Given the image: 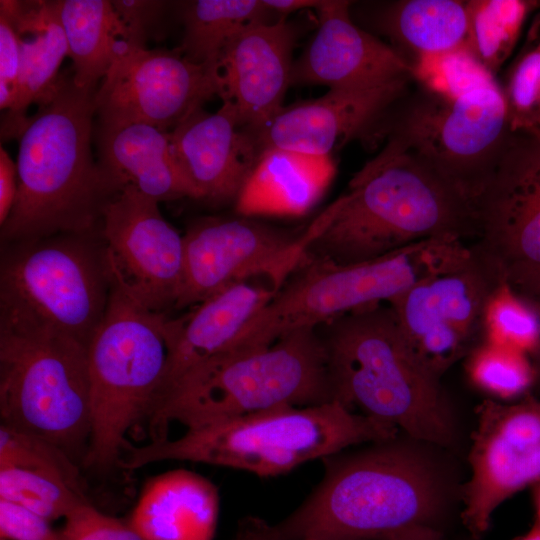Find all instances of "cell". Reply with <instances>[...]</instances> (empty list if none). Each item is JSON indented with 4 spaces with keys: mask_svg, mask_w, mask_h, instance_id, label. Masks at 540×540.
I'll return each mask as SVG.
<instances>
[{
    "mask_svg": "<svg viewBox=\"0 0 540 540\" xmlns=\"http://www.w3.org/2000/svg\"><path fill=\"white\" fill-rule=\"evenodd\" d=\"M113 282L101 230L1 245L0 321L49 329L88 346Z\"/></svg>",
    "mask_w": 540,
    "mask_h": 540,
    "instance_id": "9c48e42d",
    "label": "cell"
},
{
    "mask_svg": "<svg viewBox=\"0 0 540 540\" xmlns=\"http://www.w3.org/2000/svg\"><path fill=\"white\" fill-rule=\"evenodd\" d=\"M222 94L220 72L188 60L178 47L131 46L115 59L95 92L96 122H141L170 132Z\"/></svg>",
    "mask_w": 540,
    "mask_h": 540,
    "instance_id": "9a60e30c",
    "label": "cell"
},
{
    "mask_svg": "<svg viewBox=\"0 0 540 540\" xmlns=\"http://www.w3.org/2000/svg\"><path fill=\"white\" fill-rule=\"evenodd\" d=\"M41 515L16 503L0 499V538L5 540H63Z\"/></svg>",
    "mask_w": 540,
    "mask_h": 540,
    "instance_id": "f35d334b",
    "label": "cell"
},
{
    "mask_svg": "<svg viewBox=\"0 0 540 540\" xmlns=\"http://www.w3.org/2000/svg\"><path fill=\"white\" fill-rule=\"evenodd\" d=\"M20 66V39L12 22L0 14V108L11 110Z\"/></svg>",
    "mask_w": 540,
    "mask_h": 540,
    "instance_id": "ab89813d",
    "label": "cell"
},
{
    "mask_svg": "<svg viewBox=\"0 0 540 540\" xmlns=\"http://www.w3.org/2000/svg\"><path fill=\"white\" fill-rule=\"evenodd\" d=\"M499 85L511 131L540 128V12Z\"/></svg>",
    "mask_w": 540,
    "mask_h": 540,
    "instance_id": "d6a6232c",
    "label": "cell"
},
{
    "mask_svg": "<svg viewBox=\"0 0 540 540\" xmlns=\"http://www.w3.org/2000/svg\"><path fill=\"white\" fill-rule=\"evenodd\" d=\"M0 417L82 463L90 436L88 346L0 321Z\"/></svg>",
    "mask_w": 540,
    "mask_h": 540,
    "instance_id": "30bf717a",
    "label": "cell"
},
{
    "mask_svg": "<svg viewBox=\"0 0 540 540\" xmlns=\"http://www.w3.org/2000/svg\"><path fill=\"white\" fill-rule=\"evenodd\" d=\"M540 7L534 0H469L468 48L493 75L514 50L527 18Z\"/></svg>",
    "mask_w": 540,
    "mask_h": 540,
    "instance_id": "f546056e",
    "label": "cell"
},
{
    "mask_svg": "<svg viewBox=\"0 0 540 540\" xmlns=\"http://www.w3.org/2000/svg\"><path fill=\"white\" fill-rule=\"evenodd\" d=\"M307 259L374 260L434 238L476 235L474 204L410 150L387 140L331 205Z\"/></svg>",
    "mask_w": 540,
    "mask_h": 540,
    "instance_id": "3957f363",
    "label": "cell"
},
{
    "mask_svg": "<svg viewBox=\"0 0 540 540\" xmlns=\"http://www.w3.org/2000/svg\"><path fill=\"white\" fill-rule=\"evenodd\" d=\"M170 135L174 155L198 199L235 202L261 149L241 127L233 103L222 100L214 113L200 108Z\"/></svg>",
    "mask_w": 540,
    "mask_h": 540,
    "instance_id": "ffe728a7",
    "label": "cell"
},
{
    "mask_svg": "<svg viewBox=\"0 0 540 540\" xmlns=\"http://www.w3.org/2000/svg\"><path fill=\"white\" fill-rule=\"evenodd\" d=\"M471 540H477V539H473V538H471Z\"/></svg>",
    "mask_w": 540,
    "mask_h": 540,
    "instance_id": "681fc988",
    "label": "cell"
},
{
    "mask_svg": "<svg viewBox=\"0 0 540 540\" xmlns=\"http://www.w3.org/2000/svg\"><path fill=\"white\" fill-rule=\"evenodd\" d=\"M0 499L21 505L50 522L65 519L89 502L84 493L63 480L36 470L0 468Z\"/></svg>",
    "mask_w": 540,
    "mask_h": 540,
    "instance_id": "836d02e7",
    "label": "cell"
},
{
    "mask_svg": "<svg viewBox=\"0 0 540 540\" xmlns=\"http://www.w3.org/2000/svg\"><path fill=\"white\" fill-rule=\"evenodd\" d=\"M219 506L210 480L174 469L146 482L128 522L145 540H213Z\"/></svg>",
    "mask_w": 540,
    "mask_h": 540,
    "instance_id": "d4e9b609",
    "label": "cell"
},
{
    "mask_svg": "<svg viewBox=\"0 0 540 540\" xmlns=\"http://www.w3.org/2000/svg\"><path fill=\"white\" fill-rule=\"evenodd\" d=\"M0 540H5V539H3V538H0Z\"/></svg>",
    "mask_w": 540,
    "mask_h": 540,
    "instance_id": "c3c4849f",
    "label": "cell"
},
{
    "mask_svg": "<svg viewBox=\"0 0 540 540\" xmlns=\"http://www.w3.org/2000/svg\"><path fill=\"white\" fill-rule=\"evenodd\" d=\"M173 319L151 311L115 280L105 316L88 345L90 436L82 464L119 466L126 434L148 418L163 384Z\"/></svg>",
    "mask_w": 540,
    "mask_h": 540,
    "instance_id": "52a82bcc",
    "label": "cell"
},
{
    "mask_svg": "<svg viewBox=\"0 0 540 540\" xmlns=\"http://www.w3.org/2000/svg\"><path fill=\"white\" fill-rule=\"evenodd\" d=\"M473 248L517 291L540 282V129L512 132L475 201Z\"/></svg>",
    "mask_w": 540,
    "mask_h": 540,
    "instance_id": "4fadbf2b",
    "label": "cell"
},
{
    "mask_svg": "<svg viewBox=\"0 0 540 540\" xmlns=\"http://www.w3.org/2000/svg\"><path fill=\"white\" fill-rule=\"evenodd\" d=\"M333 400L327 351L315 328L268 346L211 358L192 368L157 400L148 419L152 440L167 438L169 423L196 429L284 406Z\"/></svg>",
    "mask_w": 540,
    "mask_h": 540,
    "instance_id": "8992f818",
    "label": "cell"
},
{
    "mask_svg": "<svg viewBox=\"0 0 540 540\" xmlns=\"http://www.w3.org/2000/svg\"><path fill=\"white\" fill-rule=\"evenodd\" d=\"M297 37V25L282 19L250 27L226 50L221 99L233 103L246 130H258L284 107Z\"/></svg>",
    "mask_w": 540,
    "mask_h": 540,
    "instance_id": "44dd1931",
    "label": "cell"
},
{
    "mask_svg": "<svg viewBox=\"0 0 540 540\" xmlns=\"http://www.w3.org/2000/svg\"><path fill=\"white\" fill-rule=\"evenodd\" d=\"M324 1L315 0H264V3L275 13L279 20L295 11L305 8H319Z\"/></svg>",
    "mask_w": 540,
    "mask_h": 540,
    "instance_id": "b9f144b4",
    "label": "cell"
},
{
    "mask_svg": "<svg viewBox=\"0 0 540 540\" xmlns=\"http://www.w3.org/2000/svg\"><path fill=\"white\" fill-rule=\"evenodd\" d=\"M183 25L178 47L190 61L220 72L221 60L245 30L279 21L264 0H196L177 2Z\"/></svg>",
    "mask_w": 540,
    "mask_h": 540,
    "instance_id": "f1b7e54d",
    "label": "cell"
},
{
    "mask_svg": "<svg viewBox=\"0 0 540 540\" xmlns=\"http://www.w3.org/2000/svg\"><path fill=\"white\" fill-rule=\"evenodd\" d=\"M330 216L328 206L299 234L246 218L195 222L183 235L184 275L175 309L196 306L254 278H268L281 288L304 263L308 246Z\"/></svg>",
    "mask_w": 540,
    "mask_h": 540,
    "instance_id": "7c38bea8",
    "label": "cell"
},
{
    "mask_svg": "<svg viewBox=\"0 0 540 540\" xmlns=\"http://www.w3.org/2000/svg\"><path fill=\"white\" fill-rule=\"evenodd\" d=\"M388 540H446L441 529L430 526H416L404 530Z\"/></svg>",
    "mask_w": 540,
    "mask_h": 540,
    "instance_id": "7bdbcfd3",
    "label": "cell"
},
{
    "mask_svg": "<svg viewBox=\"0 0 540 540\" xmlns=\"http://www.w3.org/2000/svg\"><path fill=\"white\" fill-rule=\"evenodd\" d=\"M115 11L126 26L132 44L147 48L150 40L166 37L168 17L175 2L163 0H112Z\"/></svg>",
    "mask_w": 540,
    "mask_h": 540,
    "instance_id": "8d00e7d4",
    "label": "cell"
},
{
    "mask_svg": "<svg viewBox=\"0 0 540 540\" xmlns=\"http://www.w3.org/2000/svg\"><path fill=\"white\" fill-rule=\"evenodd\" d=\"M79 88L95 91L115 59L134 46L110 0H56Z\"/></svg>",
    "mask_w": 540,
    "mask_h": 540,
    "instance_id": "83f0119b",
    "label": "cell"
},
{
    "mask_svg": "<svg viewBox=\"0 0 540 540\" xmlns=\"http://www.w3.org/2000/svg\"><path fill=\"white\" fill-rule=\"evenodd\" d=\"M261 521L258 518H246L237 535L242 540H267L262 534Z\"/></svg>",
    "mask_w": 540,
    "mask_h": 540,
    "instance_id": "ee69618b",
    "label": "cell"
},
{
    "mask_svg": "<svg viewBox=\"0 0 540 540\" xmlns=\"http://www.w3.org/2000/svg\"><path fill=\"white\" fill-rule=\"evenodd\" d=\"M400 431L338 401L284 406L187 431L178 438L128 444L119 466L135 470L167 460L278 476L349 447L395 438Z\"/></svg>",
    "mask_w": 540,
    "mask_h": 540,
    "instance_id": "5b68a950",
    "label": "cell"
},
{
    "mask_svg": "<svg viewBox=\"0 0 540 540\" xmlns=\"http://www.w3.org/2000/svg\"><path fill=\"white\" fill-rule=\"evenodd\" d=\"M532 487V501L535 512V524L540 526V480Z\"/></svg>",
    "mask_w": 540,
    "mask_h": 540,
    "instance_id": "bcb514c9",
    "label": "cell"
},
{
    "mask_svg": "<svg viewBox=\"0 0 540 540\" xmlns=\"http://www.w3.org/2000/svg\"><path fill=\"white\" fill-rule=\"evenodd\" d=\"M0 14L14 25L20 39V66L14 104L2 122V137L18 138L32 104L49 102L57 92L67 40L55 1H0Z\"/></svg>",
    "mask_w": 540,
    "mask_h": 540,
    "instance_id": "603a6c76",
    "label": "cell"
},
{
    "mask_svg": "<svg viewBox=\"0 0 540 540\" xmlns=\"http://www.w3.org/2000/svg\"><path fill=\"white\" fill-rule=\"evenodd\" d=\"M63 540H145L128 521L107 515L85 502L76 507L60 529Z\"/></svg>",
    "mask_w": 540,
    "mask_h": 540,
    "instance_id": "74e56055",
    "label": "cell"
},
{
    "mask_svg": "<svg viewBox=\"0 0 540 540\" xmlns=\"http://www.w3.org/2000/svg\"><path fill=\"white\" fill-rule=\"evenodd\" d=\"M94 142L99 163L124 185H133L158 202L198 199L174 155L169 131L141 122L95 120Z\"/></svg>",
    "mask_w": 540,
    "mask_h": 540,
    "instance_id": "cb8c5ba5",
    "label": "cell"
},
{
    "mask_svg": "<svg viewBox=\"0 0 540 540\" xmlns=\"http://www.w3.org/2000/svg\"><path fill=\"white\" fill-rule=\"evenodd\" d=\"M515 540H540V526L534 523L529 531Z\"/></svg>",
    "mask_w": 540,
    "mask_h": 540,
    "instance_id": "7dc6e473",
    "label": "cell"
},
{
    "mask_svg": "<svg viewBox=\"0 0 540 540\" xmlns=\"http://www.w3.org/2000/svg\"><path fill=\"white\" fill-rule=\"evenodd\" d=\"M18 191L17 165L7 151L0 147V226L5 223L14 206Z\"/></svg>",
    "mask_w": 540,
    "mask_h": 540,
    "instance_id": "60d3db41",
    "label": "cell"
},
{
    "mask_svg": "<svg viewBox=\"0 0 540 540\" xmlns=\"http://www.w3.org/2000/svg\"><path fill=\"white\" fill-rule=\"evenodd\" d=\"M500 280L470 246L466 257L425 276L389 303L414 353L438 377L480 341L483 309Z\"/></svg>",
    "mask_w": 540,
    "mask_h": 540,
    "instance_id": "5bb4252c",
    "label": "cell"
},
{
    "mask_svg": "<svg viewBox=\"0 0 540 540\" xmlns=\"http://www.w3.org/2000/svg\"><path fill=\"white\" fill-rule=\"evenodd\" d=\"M351 6L350 1H324L316 9L318 29L293 63L291 84L357 90L414 80L412 65L389 44L357 25Z\"/></svg>",
    "mask_w": 540,
    "mask_h": 540,
    "instance_id": "ac0fdd59",
    "label": "cell"
},
{
    "mask_svg": "<svg viewBox=\"0 0 540 540\" xmlns=\"http://www.w3.org/2000/svg\"><path fill=\"white\" fill-rule=\"evenodd\" d=\"M476 416L461 518L480 540L494 511L540 480V400L534 394L514 402L486 399Z\"/></svg>",
    "mask_w": 540,
    "mask_h": 540,
    "instance_id": "2e32d148",
    "label": "cell"
},
{
    "mask_svg": "<svg viewBox=\"0 0 540 540\" xmlns=\"http://www.w3.org/2000/svg\"><path fill=\"white\" fill-rule=\"evenodd\" d=\"M465 371L473 386L499 402L520 400L540 384L528 354L481 340L465 357Z\"/></svg>",
    "mask_w": 540,
    "mask_h": 540,
    "instance_id": "4dcf8cb0",
    "label": "cell"
},
{
    "mask_svg": "<svg viewBox=\"0 0 540 540\" xmlns=\"http://www.w3.org/2000/svg\"><path fill=\"white\" fill-rule=\"evenodd\" d=\"M95 92L77 87L70 69L27 120L17 138L18 191L0 226L1 245L101 230L107 204L125 185L93 156Z\"/></svg>",
    "mask_w": 540,
    "mask_h": 540,
    "instance_id": "7a4b0ae2",
    "label": "cell"
},
{
    "mask_svg": "<svg viewBox=\"0 0 540 540\" xmlns=\"http://www.w3.org/2000/svg\"><path fill=\"white\" fill-rule=\"evenodd\" d=\"M0 468L51 474L84 493L78 463L54 443L28 431L0 425Z\"/></svg>",
    "mask_w": 540,
    "mask_h": 540,
    "instance_id": "e575fe53",
    "label": "cell"
},
{
    "mask_svg": "<svg viewBox=\"0 0 540 540\" xmlns=\"http://www.w3.org/2000/svg\"><path fill=\"white\" fill-rule=\"evenodd\" d=\"M324 473L307 498L267 540H388L416 527L439 528L442 477L421 449L399 438L322 459Z\"/></svg>",
    "mask_w": 540,
    "mask_h": 540,
    "instance_id": "6da1fadb",
    "label": "cell"
},
{
    "mask_svg": "<svg viewBox=\"0 0 540 540\" xmlns=\"http://www.w3.org/2000/svg\"><path fill=\"white\" fill-rule=\"evenodd\" d=\"M326 326L333 400L420 443L448 447L454 442V414L440 377L416 356L389 304Z\"/></svg>",
    "mask_w": 540,
    "mask_h": 540,
    "instance_id": "277c9868",
    "label": "cell"
},
{
    "mask_svg": "<svg viewBox=\"0 0 540 540\" xmlns=\"http://www.w3.org/2000/svg\"><path fill=\"white\" fill-rule=\"evenodd\" d=\"M410 81L400 79L369 89H329L317 99L283 107L251 133L261 151L276 147L331 156L338 144L375 131L390 108L407 93Z\"/></svg>",
    "mask_w": 540,
    "mask_h": 540,
    "instance_id": "d6986e66",
    "label": "cell"
},
{
    "mask_svg": "<svg viewBox=\"0 0 540 540\" xmlns=\"http://www.w3.org/2000/svg\"><path fill=\"white\" fill-rule=\"evenodd\" d=\"M519 292V291H518ZM521 294L529 297L532 299L539 307L540 309V283L536 284L535 286L531 287L530 289L520 292ZM534 365L537 369L538 375H539V383H540V345L536 353L531 357Z\"/></svg>",
    "mask_w": 540,
    "mask_h": 540,
    "instance_id": "f6af8a7d",
    "label": "cell"
},
{
    "mask_svg": "<svg viewBox=\"0 0 540 540\" xmlns=\"http://www.w3.org/2000/svg\"><path fill=\"white\" fill-rule=\"evenodd\" d=\"M375 132L413 152L474 205L512 134L496 78L456 95L419 85Z\"/></svg>",
    "mask_w": 540,
    "mask_h": 540,
    "instance_id": "8fae6325",
    "label": "cell"
},
{
    "mask_svg": "<svg viewBox=\"0 0 540 540\" xmlns=\"http://www.w3.org/2000/svg\"><path fill=\"white\" fill-rule=\"evenodd\" d=\"M367 14L369 25L411 65L427 56L468 48L467 1H389L372 5Z\"/></svg>",
    "mask_w": 540,
    "mask_h": 540,
    "instance_id": "4316f807",
    "label": "cell"
},
{
    "mask_svg": "<svg viewBox=\"0 0 540 540\" xmlns=\"http://www.w3.org/2000/svg\"><path fill=\"white\" fill-rule=\"evenodd\" d=\"M468 252L460 239L434 238L360 263L306 259L248 323L228 353L268 346L293 331L317 329L361 309L389 304L420 279Z\"/></svg>",
    "mask_w": 540,
    "mask_h": 540,
    "instance_id": "ba28073f",
    "label": "cell"
},
{
    "mask_svg": "<svg viewBox=\"0 0 540 540\" xmlns=\"http://www.w3.org/2000/svg\"><path fill=\"white\" fill-rule=\"evenodd\" d=\"M158 203L125 185L104 210L101 234L118 284L147 309L167 315L182 288L184 238Z\"/></svg>",
    "mask_w": 540,
    "mask_h": 540,
    "instance_id": "e0dca14e",
    "label": "cell"
},
{
    "mask_svg": "<svg viewBox=\"0 0 540 540\" xmlns=\"http://www.w3.org/2000/svg\"><path fill=\"white\" fill-rule=\"evenodd\" d=\"M307 540H311V539H307Z\"/></svg>",
    "mask_w": 540,
    "mask_h": 540,
    "instance_id": "f907efd6",
    "label": "cell"
},
{
    "mask_svg": "<svg viewBox=\"0 0 540 540\" xmlns=\"http://www.w3.org/2000/svg\"><path fill=\"white\" fill-rule=\"evenodd\" d=\"M480 340L516 349L532 357L540 345L538 305L500 280L486 300Z\"/></svg>",
    "mask_w": 540,
    "mask_h": 540,
    "instance_id": "1f68e13d",
    "label": "cell"
},
{
    "mask_svg": "<svg viewBox=\"0 0 540 540\" xmlns=\"http://www.w3.org/2000/svg\"><path fill=\"white\" fill-rule=\"evenodd\" d=\"M414 80L444 95H456L495 79L468 48L427 56L413 65Z\"/></svg>",
    "mask_w": 540,
    "mask_h": 540,
    "instance_id": "d590c367",
    "label": "cell"
},
{
    "mask_svg": "<svg viewBox=\"0 0 540 540\" xmlns=\"http://www.w3.org/2000/svg\"><path fill=\"white\" fill-rule=\"evenodd\" d=\"M279 289L268 278L241 281L197 304L186 316L174 319V338L159 397L192 368L228 353Z\"/></svg>",
    "mask_w": 540,
    "mask_h": 540,
    "instance_id": "7402d4cb",
    "label": "cell"
},
{
    "mask_svg": "<svg viewBox=\"0 0 540 540\" xmlns=\"http://www.w3.org/2000/svg\"><path fill=\"white\" fill-rule=\"evenodd\" d=\"M334 174L331 156L265 148L234 202L236 211L243 217L304 215L322 198Z\"/></svg>",
    "mask_w": 540,
    "mask_h": 540,
    "instance_id": "484cf974",
    "label": "cell"
}]
</instances>
